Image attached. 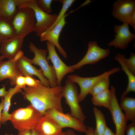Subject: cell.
I'll use <instances>...</instances> for the list:
<instances>
[{"mask_svg": "<svg viewBox=\"0 0 135 135\" xmlns=\"http://www.w3.org/2000/svg\"><path fill=\"white\" fill-rule=\"evenodd\" d=\"M62 88L61 86L52 88L41 83L35 87L26 86L22 93L24 98L43 116L51 109L63 112Z\"/></svg>", "mask_w": 135, "mask_h": 135, "instance_id": "cell-1", "label": "cell"}, {"mask_svg": "<svg viewBox=\"0 0 135 135\" xmlns=\"http://www.w3.org/2000/svg\"><path fill=\"white\" fill-rule=\"evenodd\" d=\"M43 115L31 104L19 108L10 114V120L18 131L35 129Z\"/></svg>", "mask_w": 135, "mask_h": 135, "instance_id": "cell-2", "label": "cell"}, {"mask_svg": "<svg viewBox=\"0 0 135 135\" xmlns=\"http://www.w3.org/2000/svg\"><path fill=\"white\" fill-rule=\"evenodd\" d=\"M35 20L34 12L32 9L28 7L18 8L12 22L15 36L25 37L34 32Z\"/></svg>", "mask_w": 135, "mask_h": 135, "instance_id": "cell-3", "label": "cell"}, {"mask_svg": "<svg viewBox=\"0 0 135 135\" xmlns=\"http://www.w3.org/2000/svg\"><path fill=\"white\" fill-rule=\"evenodd\" d=\"M29 48L30 51L34 54L32 59L29 58L30 62L40 67L44 76L49 81L50 87L58 86L56 75L53 66L49 65L47 58V50L37 48L32 42L30 43Z\"/></svg>", "mask_w": 135, "mask_h": 135, "instance_id": "cell-4", "label": "cell"}, {"mask_svg": "<svg viewBox=\"0 0 135 135\" xmlns=\"http://www.w3.org/2000/svg\"><path fill=\"white\" fill-rule=\"evenodd\" d=\"M78 95L75 83L69 79H67L64 86L62 87V97L65 98L66 102L70 108V114L84 122L86 118L79 104Z\"/></svg>", "mask_w": 135, "mask_h": 135, "instance_id": "cell-5", "label": "cell"}, {"mask_svg": "<svg viewBox=\"0 0 135 135\" xmlns=\"http://www.w3.org/2000/svg\"><path fill=\"white\" fill-rule=\"evenodd\" d=\"M23 7L29 8L33 10L36 20L34 32L39 37L52 26L57 16L56 14H48L42 10L38 6L36 0H29L18 8Z\"/></svg>", "mask_w": 135, "mask_h": 135, "instance_id": "cell-6", "label": "cell"}, {"mask_svg": "<svg viewBox=\"0 0 135 135\" xmlns=\"http://www.w3.org/2000/svg\"><path fill=\"white\" fill-rule=\"evenodd\" d=\"M120 70L118 67H115L110 70L104 72L100 75L90 77H83L76 74H70L67 76L68 78L74 83L79 85L80 92L78 98L80 102L83 101L89 94L90 90L92 86L100 80L117 72Z\"/></svg>", "mask_w": 135, "mask_h": 135, "instance_id": "cell-7", "label": "cell"}, {"mask_svg": "<svg viewBox=\"0 0 135 135\" xmlns=\"http://www.w3.org/2000/svg\"><path fill=\"white\" fill-rule=\"evenodd\" d=\"M109 48H102L98 45L96 41H92L88 44L87 52L84 57L78 62L70 66L74 70H78L87 64L96 63L109 54Z\"/></svg>", "mask_w": 135, "mask_h": 135, "instance_id": "cell-8", "label": "cell"}, {"mask_svg": "<svg viewBox=\"0 0 135 135\" xmlns=\"http://www.w3.org/2000/svg\"><path fill=\"white\" fill-rule=\"evenodd\" d=\"M45 114L53 119L62 128H69L85 133L87 128L84 122L73 116L70 114L64 113L55 109L48 110Z\"/></svg>", "mask_w": 135, "mask_h": 135, "instance_id": "cell-9", "label": "cell"}, {"mask_svg": "<svg viewBox=\"0 0 135 135\" xmlns=\"http://www.w3.org/2000/svg\"><path fill=\"white\" fill-rule=\"evenodd\" d=\"M112 100L109 110L116 128L115 135H125L128 119L119 106L116 95V89L112 86L110 90Z\"/></svg>", "mask_w": 135, "mask_h": 135, "instance_id": "cell-10", "label": "cell"}, {"mask_svg": "<svg viewBox=\"0 0 135 135\" xmlns=\"http://www.w3.org/2000/svg\"><path fill=\"white\" fill-rule=\"evenodd\" d=\"M46 45L48 53L47 59L48 61L50 60L52 62L56 75L58 85L60 86L64 76L74 70L70 66H67L61 60L57 54L55 46L54 44L47 42Z\"/></svg>", "mask_w": 135, "mask_h": 135, "instance_id": "cell-11", "label": "cell"}, {"mask_svg": "<svg viewBox=\"0 0 135 135\" xmlns=\"http://www.w3.org/2000/svg\"><path fill=\"white\" fill-rule=\"evenodd\" d=\"M134 11L135 0H118L113 4L112 15L123 23L131 26L130 18Z\"/></svg>", "mask_w": 135, "mask_h": 135, "instance_id": "cell-12", "label": "cell"}, {"mask_svg": "<svg viewBox=\"0 0 135 135\" xmlns=\"http://www.w3.org/2000/svg\"><path fill=\"white\" fill-rule=\"evenodd\" d=\"M114 30L116 34L115 38L108 44V46L124 50L135 38V35L130 32L128 24L123 23L120 25L116 24L114 26Z\"/></svg>", "mask_w": 135, "mask_h": 135, "instance_id": "cell-13", "label": "cell"}, {"mask_svg": "<svg viewBox=\"0 0 135 135\" xmlns=\"http://www.w3.org/2000/svg\"><path fill=\"white\" fill-rule=\"evenodd\" d=\"M68 14H66L53 28L48 30L39 37L40 41H47L54 44L57 48L59 52L65 58H67V55L60 44L59 39L60 33L66 23L65 19Z\"/></svg>", "mask_w": 135, "mask_h": 135, "instance_id": "cell-14", "label": "cell"}, {"mask_svg": "<svg viewBox=\"0 0 135 135\" xmlns=\"http://www.w3.org/2000/svg\"><path fill=\"white\" fill-rule=\"evenodd\" d=\"M16 65L18 70L23 76H36L43 85L50 86L48 80L44 76L41 69H38L33 66L26 56L24 55L16 62Z\"/></svg>", "mask_w": 135, "mask_h": 135, "instance_id": "cell-15", "label": "cell"}, {"mask_svg": "<svg viewBox=\"0 0 135 135\" xmlns=\"http://www.w3.org/2000/svg\"><path fill=\"white\" fill-rule=\"evenodd\" d=\"M24 37L15 36L2 42L0 53L4 58L8 60L13 58L16 54L20 50Z\"/></svg>", "mask_w": 135, "mask_h": 135, "instance_id": "cell-16", "label": "cell"}, {"mask_svg": "<svg viewBox=\"0 0 135 135\" xmlns=\"http://www.w3.org/2000/svg\"><path fill=\"white\" fill-rule=\"evenodd\" d=\"M35 130L39 135H60L62 132L57 122L46 114L41 117Z\"/></svg>", "mask_w": 135, "mask_h": 135, "instance_id": "cell-17", "label": "cell"}, {"mask_svg": "<svg viewBox=\"0 0 135 135\" xmlns=\"http://www.w3.org/2000/svg\"><path fill=\"white\" fill-rule=\"evenodd\" d=\"M29 0H0V17L12 22L19 6Z\"/></svg>", "mask_w": 135, "mask_h": 135, "instance_id": "cell-18", "label": "cell"}, {"mask_svg": "<svg viewBox=\"0 0 135 135\" xmlns=\"http://www.w3.org/2000/svg\"><path fill=\"white\" fill-rule=\"evenodd\" d=\"M21 75L13 59L2 62L0 64V82L8 78L11 85L13 86L15 84L17 77Z\"/></svg>", "mask_w": 135, "mask_h": 135, "instance_id": "cell-19", "label": "cell"}, {"mask_svg": "<svg viewBox=\"0 0 135 135\" xmlns=\"http://www.w3.org/2000/svg\"><path fill=\"white\" fill-rule=\"evenodd\" d=\"M125 56L124 55L118 53L114 57V59L118 61L120 65L122 70L126 74L128 80L127 86L122 93L121 98L126 96L131 92H135V76L130 71L126 65L124 61Z\"/></svg>", "mask_w": 135, "mask_h": 135, "instance_id": "cell-20", "label": "cell"}, {"mask_svg": "<svg viewBox=\"0 0 135 135\" xmlns=\"http://www.w3.org/2000/svg\"><path fill=\"white\" fill-rule=\"evenodd\" d=\"M119 105L121 110L124 112L128 120L135 122V98L126 96L121 98Z\"/></svg>", "mask_w": 135, "mask_h": 135, "instance_id": "cell-21", "label": "cell"}, {"mask_svg": "<svg viewBox=\"0 0 135 135\" xmlns=\"http://www.w3.org/2000/svg\"><path fill=\"white\" fill-rule=\"evenodd\" d=\"M6 94L4 98L3 109L2 113V123H4L10 120V114L9 113L11 106V99L17 93L22 92V89L15 86L13 88H10Z\"/></svg>", "mask_w": 135, "mask_h": 135, "instance_id": "cell-22", "label": "cell"}, {"mask_svg": "<svg viewBox=\"0 0 135 135\" xmlns=\"http://www.w3.org/2000/svg\"><path fill=\"white\" fill-rule=\"evenodd\" d=\"M92 101L96 106H103L109 110L112 100V93L109 89L92 96Z\"/></svg>", "mask_w": 135, "mask_h": 135, "instance_id": "cell-23", "label": "cell"}, {"mask_svg": "<svg viewBox=\"0 0 135 135\" xmlns=\"http://www.w3.org/2000/svg\"><path fill=\"white\" fill-rule=\"evenodd\" d=\"M15 36V31L12 22L0 17V42Z\"/></svg>", "mask_w": 135, "mask_h": 135, "instance_id": "cell-24", "label": "cell"}, {"mask_svg": "<svg viewBox=\"0 0 135 135\" xmlns=\"http://www.w3.org/2000/svg\"><path fill=\"white\" fill-rule=\"evenodd\" d=\"M96 122L94 135H102L107 126L104 114L99 109L94 107L93 109Z\"/></svg>", "mask_w": 135, "mask_h": 135, "instance_id": "cell-25", "label": "cell"}, {"mask_svg": "<svg viewBox=\"0 0 135 135\" xmlns=\"http://www.w3.org/2000/svg\"><path fill=\"white\" fill-rule=\"evenodd\" d=\"M109 77H105L97 82L91 88L89 94L93 96L109 89Z\"/></svg>", "mask_w": 135, "mask_h": 135, "instance_id": "cell-26", "label": "cell"}, {"mask_svg": "<svg viewBox=\"0 0 135 135\" xmlns=\"http://www.w3.org/2000/svg\"><path fill=\"white\" fill-rule=\"evenodd\" d=\"M58 1L62 4V7L58 14L57 15L55 22L48 29H51L55 26L66 15L67 10L75 1L74 0H61Z\"/></svg>", "mask_w": 135, "mask_h": 135, "instance_id": "cell-27", "label": "cell"}, {"mask_svg": "<svg viewBox=\"0 0 135 135\" xmlns=\"http://www.w3.org/2000/svg\"><path fill=\"white\" fill-rule=\"evenodd\" d=\"M36 1L38 6L42 10L48 14L51 13L52 0H36Z\"/></svg>", "mask_w": 135, "mask_h": 135, "instance_id": "cell-28", "label": "cell"}, {"mask_svg": "<svg viewBox=\"0 0 135 135\" xmlns=\"http://www.w3.org/2000/svg\"><path fill=\"white\" fill-rule=\"evenodd\" d=\"M124 63L130 71L135 75V54L133 52L131 53L128 58H124Z\"/></svg>", "mask_w": 135, "mask_h": 135, "instance_id": "cell-29", "label": "cell"}, {"mask_svg": "<svg viewBox=\"0 0 135 135\" xmlns=\"http://www.w3.org/2000/svg\"><path fill=\"white\" fill-rule=\"evenodd\" d=\"M26 86L30 87H36L41 83L40 80L29 76H25Z\"/></svg>", "mask_w": 135, "mask_h": 135, "instance_id": "cell-30", "label": "cell"}, {"mask_svg": "<svg viewBox=\"0 0 135 135\" xmlns=\"http://www.w3.org/2000/svg\"><path fill=\"white\" fill-rule=\"evenodd\" d=\"M16 86L22 89L26 87V86L25 76L22 75L18 76L16 80Z\"/></svg>", "mask_w": 135, "mask_h": 135, "instance_id": "cell-31", "label": "cell"}, {"mask_svg": "<svg viewBox=\"0 0 135 135\" xmlns=\"http://www.w3.org/2000/svg\"><path fill=\"white\" fill-rule=\"evenodd\" d=\"M125 132L126 135H135V122H131L127 125Z\"/></svg>", "mask_w": 135, "mask_h": 135, "instance_id": "cell-32", "label": "cell"}, {"mask_svg": "<svg viewBox=\"0 0 135 135\" xmlns=\"http://www.w3.org/2000/svg\"><path fill=\"white\" fill-rule=\"evenodd\" d=\"M24 55V53L23 52L20 50L16 54L13 59L16 62Z\"/></svg>", "mask_w": 135, "mask_h": 135, "instance_id": "cell-33", "label": "cell"}, {"mask_svg": "<svg viewBox=\"0 0 135 135\" xmlns=\"http://www.w3.org/2000/svg\"><path fill=\"white\" fill-rule=\"evenodd\" d=\"M2 97V100L0 103V128L2 125V111L4 104V98Z\"/></svg>", "mask_w": 135, "mask_h": 135, "instance_id": "cell-34", "label": "cell"}, {"mask_svg": "<svg viewBox=\"0 0 135 135\" xmlns=\"http://www.w3.org/2000/svg\"><path fill=\"white\" fill-rule=\"evenodd\" d=\"M131 26L135 30V11L132 14L130 18Z\"/></svg>", "mask_w": 135, "mask_h": 135, "instance_id": "cell-35", "label": "cell"}, {"mask_svg": "<svg viewBox=\"0 0 135 135\" xmlns=\"http://www.w3.org/2000/svg\"><path fill=\"white\" fill-rule=\"evenodd\" d=\"M102 135H115L112 130L107 126Z\"/></svg>", "mask_w": 135, "mask_h": 135, "instance_id": "cell-36", "label": "cell"}, {"mask_svg": "<svg viewBox=\"0 0 135 135\" xmlns=\"http://www.w3.org/2000/svg\"><path fill=\"white\" fill-rule=\"evenodd\" d=\"M8 91H6V89L5 85L0 89V97H4L7 94Z\"/></svg>", "mask_w": 135, "mask_h": 135, "instance_id": "cell-37", "label": "cell"}, {"mask_svg": "<svg viewBox=\"0 0 135 135\" xmlns=\"http://www.w3.org/2000/svg\"><path fill=\"white\" fill-rule=\"evenodd\" d=\"M94 130L93 128L92 127H87L85 133V135H94Z\"/></svg>", "mask_w": 135, "mask_h": 135, "instance_id": "cell-38", "label": "cell"}, {"mask_svg": "<svg viewBox=\"0 0 135 135\" xmlns=\"http://www.w3.org/2000/svg\"><path fill=\"white\" fill-rule=\"evenodd\" d=\"M32 130H24L18 131L17 135H31Z\"/></svg>", "mask_w": 135, "mask_h": 135, "instance_id": "cell-39", "label": "cell"}, {"mask_svg": "<svg viewBox=\"0 0 135 135\" xmlns=\"http://www.w3.org/2000/svg\"><path fill=\"white\" fill-rule=\"evenodd\" d=\"M65 135H77L72 130H68L65 132Z\"/></svg>", "mask_w": 135, "mask_h": 135, "instance_id": "cell-40", "label": "cell"}, {"mask_svg": "<svg viewBox=\"0 0 135 135\" xmlns=\"http://www.w3.org/2000/svg\"><path fill=\"white\" fill-rule=\"evenodd\" d=\"M31 135H39V134L35 129H33L32 130Z\"/></svg>", "mask_w": 135, "mask_h": 135, "instance_id": "cell-41", "label": "cell"}, {"mask_svg": "<svg viewBox=\"0 0 135 135\" xmlns=\"http://www.w3.org/2000/svg\"><path fill=\"white\" fill-rule=\"evenodd\" d=\"M4 58L2 56H0V64L2 62Z\"/></svg>", "mask_w": 135, "mask_h": 135, "instance_id": "cell-42", "label": "cell"}, {"mask_svg": "<svg viewBox=\"0 0 135 135\" xmlns=\"http://www.w3.org/2000/svg\"><path fill=\"white\" fill-rule=\"evenodd\" d=\"M65 132H62L61 134L60 135H65Z\"/></svg>", "mask_w": 135, "mask_h": 135, "instance_id": "cell-43", "label": "cell"}, {"mask_svg": "<svg viewBox=\"0 0 135 135\" xmlns=\"http://www.w3.org/2000/svg\"><path fill=\"white\" fill-rule=\"evenodd\" d=\"M5 135H14L13 134H5Z\"/></svg>", "mask_w": 135, "mask_h": 135, "instance_id": "cell-44", "label": "cell"}, {"mask_svg": "<svg viewBox=\"0 0 135 135\" xmlns=\"http://www.w3.org/2000/svg\"><path fill=\"white\" fill-rule=\"evenodd\" d=\"M1 42H0V44H1Z\"/></svg>", "mask_w": 135, "mask_h": 135, "instance_id": "cell-45", "label": "cell"}]
</instances>
